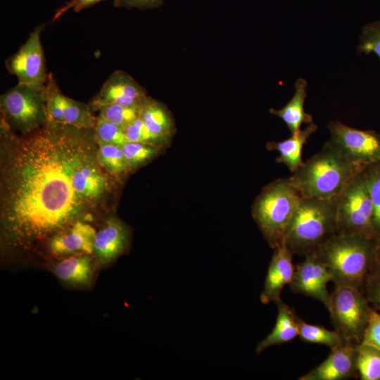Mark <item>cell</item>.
I'll return each mask as SVG.
<instances>
[{"label":"cell","instance_id":"cell-30","mask_svg":"<svg viewBox=\"0 0 380 380\" xmlns=\"http://www.w3.org/2000/svg\"><path fill=\"white\" fill-rule=\"evenodd\" d=\"M141 108L108 104L100 107L99 116L124 128L140 115Z\"/></svg>","mask_w":380,"mask_h":380},{"label":"cell","instance_id":"cell-31","mask_svg":"<svg viewBox=\"0 0 380 380\" xmlns=\"http://www.w3.org/2000/svg\"><path fill=\"white\" fill-rule=\"evenodd\" d=\"M360 50L374 53L380 59V20L366 25L360 38Z\"/></svg>","mask_w":380,"mask_h":380},{"label":"cell","instance_id":"cell-24","mask_svg":"<svg viewBox=\"0 0 380 380\" xmlns=\"http://www.w3.org/2000/svg\"><path fill=\"white\" fill-rule=\"evenodd\" d=\"M300 338L305 342L322 344L331 349L344 342V339L336 331H330L322 326L308 324L297 317Z\"/></svg>","mask_w":380,"mask_h":380},{"label":"cell","instance_id":"cell-17","mask_svg":"<svg viewBox=\"0 0 380 380\" xmlns=\"http://www.w3.org/2000/svg\"><path fill=\"white\" fill-rule=\"evenodd\" d=\"M129 234L125 226L117 218L106 220L94 241V253L103 265L115 260L127 248Z\"/></svg>","mask_w":380,"mask_h":380},{"label":"cell","instance_id":"cell-25","mask_svg":"<svg viewBox=\"0 0 380 380\" xmlns=\"http://www.w3.org/2000/svg\"><path fill=\"white\" fill-rule=\"evenodd\" d=\"M97 160L101 167L108 174L119 177L129 170L125 160L122 146L104 143H98Z\"/></svg>","mask_w":380,"mask_h":380},{"label":"cell","instance_id":"cell-36","mask_svg":"<svg viewBox=\"0 0 380 380\" xmlns=\"http://www.w3.org/2000/svg\"><path fill=\"white\" fill-rule=\"evenodd\" d=\"M163 2V0H114V6L116 7L147 9L157 8Z\"/></svg>","mask_w":380,"mask_h":380},{"label":"cell","instance_id":"cell-29","mask_svg":"<svg viewBox=\"0 0 380 380\" xmlns=\"http://www.w3.org/2000/svg\"><path fill=\"white\" fill-rule=\"evenodd\" d=\"M94 131L98 143L122 146L128 142L122 127L99 116L96 118Z\"/></svg>","mask_w":380,"mask_h":380},{"label":"cell","instance_id":"cell-21","mask_svg":"<svg viewBox=\"0 0 380 380\" xmlns=\"http://www.w3.org/2000/svg\"><path fill=\"white\" fill-rule=\"evenodd\" d=\"M295 93L290 101L279 110L270 109L272 114L280 118L288 127L291 134L300 129L303 124L312 123L311 115L305 112L304 103L307 95V82L298 79L295 84Z\"/></svg>","mask_w":380,"mask_h":380},{"label":"cell","instance_id":"cell-16","mask_svg":"<svg viewBox=\"0 0 380 380\" xmlns=\"http://www.w3.org/2000/svg\"><path fill=\"white\" fill-rule=\"evenodd\" d=\"M95 229L88 223L78 220L65 230L49 239L50 251L58 255L94 253Z\"/></svg>","mask_w":380,"mask_h":380},{"label":"cell","instance_id":"cell-11","mask_svg":"<svg viewBox=\"0 0 380 380\" xmlns=\"http://www.w3.org/2000/svg\"><path fill=\"white\" fill-rule=\"evenodd\" d=\"M304 260L295 265L293 279L289 286L295 293L313 298L324 305L328 310L331 293L327 284L332 276L316 252L304 256Z\"/></svg>","mask_w":380,"mask_h":380},{"label":"cell","instance_id":"cell-8","mask_svg":"<svg viewBox=\"0 0 380 380\" xmlns=\"http://www.w3.org/2000/svg\"><path fill=\"white\" fill-rule=\"evenodd\" d=\"M1 110L8 122L24 134L36 129L48 121L44 87L18 83L1 96Z\"/></svg>","mask_w":380,"mask_h":380},{"label":"cell","instance_id":"cell-15","mask_svg":"<svg viewBox=\"0 0 380 380\" xmlns=\"http://www.w3.org/2000/svg\"><path fill=\"white\" fill-rule=\"evenodd\" d=\"M293 255L283 242L274 248L260 294V301L263 304L275 303L281 299L283 288L290 284L293 277L295 265Z\"/></svg>","mask_w":380,"mask_h":380},{"label":"cell","instance_id":"cell-23","mask_svg":"<svg viewBox=\"0 0 380 380\" xmlns=\"http://www.w3.org/2000/svg\"><path fill=\"white\" fill-rule=\"evenodd\" d=\"M63 124L81 129L91 130L96 120L88 106L63 94L62 97Z\"/></svg>","mask_w":380,"mask_h":380},{"label":"cell","instance_id":"cell-12","mask_svg":"<svg viewBox=\"0 0 380 380\" xmlns=\"http://www.w3.org/2000/svg\"><path fill=\"white\" fill-rule=\"evenodd\" d=\"M147 99L139 83L125 72L116 70L103 83L91 106L96 110L108 104L141 108Z\"/></svg>","mask_w":380,"mask_h":380},{"label":"cell","instance_id":"cell-4","mask_svg":"<svg viewBox=\"0 0 380 380\" xmlns=\"http://www.w3.org/2000/svg\"><path fill=\"white\" fill-rule=\"evenodd\" d=\"M336 200L301 198L283 239L293 254L305 256L315 252L337 234Z\"/></svg>","mask_w":380,"mask_h":380},{"label":"cell","instance_id":"cell-9","mask_svg":"<svg viewBox=\"0 0 380 380\" xmlns=\"http://www.w3.org/2000/svg\"><path fill=\"white\" fill-rule=\"evenodd\" d=\"M329 144L347 161L365 168L380 161V134L372 130H360L339 121L328 125Z\"/></svg>","mask_w":380,"mask_h":380},{"label":"cell","instance_id":"cell-26","mask_svg":"<svg viewBox=\"0 0 380 380\" xmlns=\"http://www.w3.org/2000/svg\"><path fill=\"white\" fill-rule=\"evenodd\" d=\"M357 373L362 380H380V350L367 345H358Z\"/></svg>","mask_w":380,"mask_h":380},{"label":"cell","instance_id":"cell-28","mask_svg":"<svg viewBox=\"0 0 380 380\" xmlns=\"http://www.w3.org/2000/svg\"><path fill=\"white\" fill-rule=\"evenodd\" d=\"M122 149L129 170L147 162L158 151L154 144L142 142H127Z\"/></svg>","mask_w":380,"mask_h":380},{"label":"cell","instance_id":"cell-18","mask_svg":"<svg viewBox=\"0 0 380 380\" xmlns=\"http://www.w3.org/2000/svg\"><path fill=\"white\" fill-rule=\"evenodd\" d=\"M89 255L77 253L59 261L54 267L55 275L67 285L88 286L94 277V264Z\"/></svg>","mask_w":380,"mask_h":380},{"label":"cell","instance_id":"cell-7","mask_svg":"<svg viewBox=\"0 0 380 380\" xmlns=\"http://www.w3.org/2000/svg\"><path fill=\"white\" fill-rule=\"evenodd\" d=\"M370 310L363 291L353 286L334 285L328 311L334 330L345 341L360 343Z\"/></svg>","mask_w":380,"mask_h":380},{"label":"cell","instance_id":"cell-10","mask_svg":"<svg viewBox=\"0 0 380 380\" xmlns=\"http://www.w3.org/2000/svg\"><path fill=\"white\" fill-rule=\"evenodd\" d=\"M43 27L44 25L37 26L18 51L6 61L8 71L16 76L18 83L42 87L46 81L40 37Z\"/></svg>","mask_w":380,"mask_h":380},{"label":"cell","instance_id":"cell-32","mask_svg":"<svg viewBox=\"0 0 380 380\" xmlns=\"http://www.w3.org/2000/svg\"><path fill=\"white\" fill-rule=\"evenodd\" d=\"M359 345H367L380 350V313L371 308L368 322Z\"/></svg>","mask_w":380,"mask_h":380},{"label":"cell","instance_id":"cell-14","mask_svg":"<svg viewBox=\"0 0 380 380\" xmlns=\"http://www.w3.org/2000/svg\"><path fill=\"white\" fill-rule=\"evenodd\" d=\"M101 167L94 151L80 163L72 175L75 190L91 207L110 189L109 177Z\"/></svg>","mask_w":380,"mask_h":380},{"label":"cell","instance_id":"cell-2","mask_svg":"<svg viewBox=\"0 0 380 380\" xmlns=\"http://www.w3.org/2000/svg\"><path fill=\"white\" fill-rule=\"evenodd\" d=\"M365 168L347 161L327 141L289 178L303 198L331 200L337 198Z\"/></svg>","mask_w":380,"mask_h":380},{"label":"cell","instance_id":"cell-19","mask_svg":"<svg viewBox=\"0 0 380 380\" xmlns=\"http://www.w3.org/2000/svg\"><path fill=\"white\" fill-rule=\"evenodd\" d=\"M317 129L316 124L310 123L305 129H300L284 141L269 142L267 148L270 151L279 152L277 162L284 164L293 173L303 164V148Z\"/></svg>","mask_w":380,"mask_h":380},{"label":"cell","instance_id":"cell-3","mask_svg":"<svg viewBox=\"0 0 380 380\" xmlns=\"http://www.w3.org/2000/svg\"><path fill=\"white\" fill-rule=\"evenodd\" d=\"M376 239L363 235L335 234L315 252L332 276L334 285L363 291L374 266Z\"/></svg>","mask_w":380,"mask_h":380},{"label":"cell","instance_id":"cell-6","mask_svg":"<svg viewBox=\"0 0 380 380\" xmlns=\"http://www.w3.org/2000/svg\"><path fill=\"white\" fill-rule=\"evenodd\" d=\"M336 232L376 239L373 205L365 169L357 172L336 200Z\"/></svg>","mask_w":380,"mask_h":380},{"label":"cell","instance_id":"cell-22","mask_svg":"<svg viewBox=\"0 0 380 380\" xmlns=\"http://www.w3.org/2000/svg\"><path fill=\"white\" fill-rule=\"evenodd\" d=\"M139 116L154 143L167 139L171 134L172 120L167 110L160 103L148 98L141 108Z\"/></svg>","mask_w":380,"mask_h":380},{"label":"cell","instance_id":"cell-5","mask_svg":"<svg viewBox=\"0 0 380 380\" xmlns=\"http://www.w3.org/2000/svg\"><path fill=\"white\" fill-rule=\"evenodd\" d=\"M301 198L289 178H282L266 186L255 199L252 215L272 248L282 243L285 230Z\"/></svg>","mask_w":380,"mask_h":380},{"label":"cell","instance_id":"cell-34","mask_svg":"<svg viewBox=\"0 0 380 380\" xmlns=\"http://www.w3.org/2000/svg\"><path fill=\"white\" fill-rule=\"evenodd\" d=\"M123 129L128 142L154 143L151 134L140 116L126 125Z\"/></svg>","mask_w":380,"mask_h":380},{"label":"cell","instance_id":"cell-13","mask_svg":"<svg viewBox=\"0 0 380 380\" xmlns=\"http://www.w3.org/2000/svg\"><path fill=\"white\" fill-rule=\"evenodd\" d=\"M357 346L344 342L331 349L324 362L298 379L344 380L354 376L357 373Z\"/></svg>","mask_w":380,"mask_h":380},{"label":"cell","instance_id":"cell-37","mask_svg":"<svg viewBox=\"0 0 380 380\" xmlns=\"http://www.w3.org/2000/svg\"><path fill=\"white\" fill-rule=\"evenodd\" d=\"M373 269L380 270V236L376 239L375 259Z\"/></svg>","mask_w":380,"mask_h":380},{"label":"cell","instance_id":"cell-35","mask_svg":"<svg viewBox=\"0 0 380 380\" xmlns=\"http://www.w3.org/2000/svg\"><path fill=\"white\" fill-rule=\"evenodd\" d=\"M101 1L102 0H70L56 12L53 20L58 19L70 9H73L75 12H80Z\"/></svg>","mask_w":380,"mask_h":380},{"label":"cell","instance_id":"cell-20","mask_svg":"<svg viewBox=\"0 0 380 380\" xmlns=\"http://www.w3.org/2000/svg\"><path fill=\"white\" fill-rule=\"evenodd\" d=\"M277 307V317L272 331L256 346L255 352L260 354L272 346L287 343L298 336L297 315L281 299L274 303Z\"/></svg>","mask_w":380,"mask_h":380},{"label":"cell","instance_id":"cell-27","mask_svg":"<svg viewBox=\"0 0 380 380\" xmlns=\"http://www.w3.org/2000/svg\"><path fill=\"white\" fill-rule=\"evenodd\" d=\"M365 172L373 205V227L376 239L380 236V161L367 166Z\"/></svg>","mask_w":380,"mask_h":380},{"label":"cell","instance_id":"cell-33","mask_svg":"<svg viewBox=\"0 0 380 380\" xmlns=\"http://www.w3.org/2000/svg\"><path fill=\"white\" fill-rule=\"evenodd\" d=\"M363 293L369 304L380 313V270L373 269L363 287Z\"/></svg>","mask_w":380,"mask_h":380},{"label":"cell","instance_id":"cell-1","mask_svg":"<svg viewBox=\"0 0 380 380\" xmlns=\"http://www.w3.org/2000/svg\"><path fill=\"white\" fill-rule=\"evenodd\" d=\"M91 130L47 121L12 139L1 166V221L9 244L28 248L72 225L91 207L72 175L94 146Z\"/></svg>","mask_w":380,"mask_h":380}]
</instances>
